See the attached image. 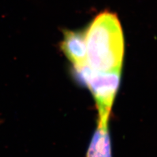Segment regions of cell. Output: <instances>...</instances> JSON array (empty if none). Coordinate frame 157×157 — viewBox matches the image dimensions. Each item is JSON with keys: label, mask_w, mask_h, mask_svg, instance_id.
I'll return each instance as SVG.
<instances>
[{"label": "cell", "mask_w": 157, "mask_h": 157, "mask_svg": "<svg viewBox=\"0 0 157 157\" xmlns=\"http://www.w3.org/2000/svg\"><path fill=\"white\" fill-rule=\"evenodd\" d=\"M74 69L76 78L89 88L94 97L98 121L109 122L112 107L120 85L121 71H96L87 63Z\"/></svg>", "instance_id": "cell-2"}, {"label": "cell", "mask_w": 157, "mask_h": 157, "mask_svg": "<svg viewBox=\"0 0 157 157\" xmlns=\"http://www.w3.org/2000/svg\"><path fill=\"white\" fill-rule=\"evenodd\" d=\"M86 157H112L109 122L97 121V126L88 145Z\"/></svg>", "instance_id": "cell-4"}, {"label": "cell", "mask_w": 157, "mask_h": 157, "mask_svg": "<svg viewBox=\"0 0 157 157\" xmlns=\"http://www.w3.org/2000/svg\"><path fill=\"white\" fill-rule=\"evenodd\" d=\"M60 48L74 67L85 64L87 63L86 31H63Z\"/></svg>", "instance_id": "cell-3"}, {"label": "cell", "mask_w": 157, "mask_h": 157, "mask_svg": "<svg viewBox=\"0 0 157 157\" xmlns=\"http://www.w3.org/2000/svg\"><path fill=\"white\" fill-rule=\"evenodd\" d=\"M86 62L99 72L121 71L124 52V36L117 17L103 12L86 31Z\"/></svg>", "instance_id": "cell-1"}]
</instances>
